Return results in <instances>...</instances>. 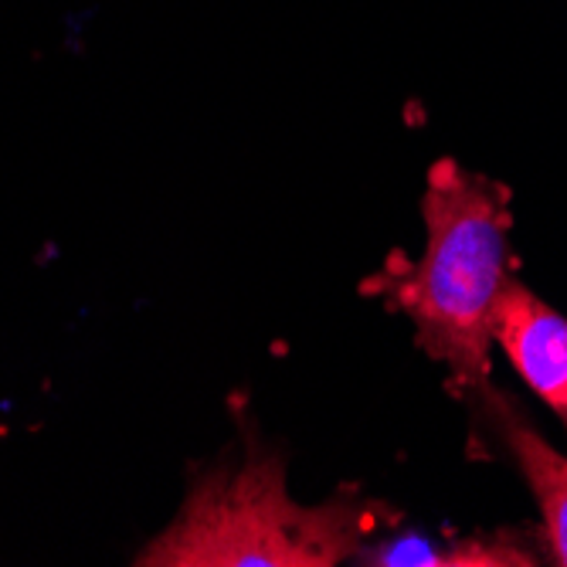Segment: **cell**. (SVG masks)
Instances as JSON below:
<instances>
[{
  "label": "cell",
  "instance_id": "6da1fadb",
  "mask_svg": "<svg viewBox=\"0 0 567 567\" xmlns=\"http://www.w3.org/2000/svg\"><path fill=\"white\" fill-rule=\"evenodd\" d=\"M422 259H394L364 286L415 323V343L449 368L452 391L489 394V347L509 282V190L483 174L439 161L422 200Z\"/></svg>",
  "mask_w": 567,
  "mask_h": 567
},
{
  "label": "cell",
  "instance_id": "7a4b0ae2",
  "mask_svg": "<svg viewBox=\"0 0 567 567\" xmlns=\"http://www.w3.org/2000/svg\"><path fill=\"white\" fill-rule=\"evenodd\" d=\"M374 503L302 506L286 493L282 462L248 445L238 466H215L187 493L174 524L153 537L140 567H333L378 530Z\"/></svg>",
  "mask_w": 567,
  "mask_h": 567
},
{
  "label": "cell",
  "instance_id": "3957f363",
  "mask_svg": "<svg viewBox=\"0 0 567 567\" xmlns=\"http://www.w3.org/2000/svg\"><path fill=\"white\" fill-rule=\"evenodd\" d=\"M493 340L524 384L567 425V317L509 276L496 302Z\"/></svg>",
  "mask_w": 567,
  "mask_h": 567
},
{
  "label": "cell",
  "instance_id": "277c9868",
  "mask_svg": "<svg viewBox=\"0 0 567 567\" xmlns=\"http://www.w3.org/2000/svg\"><path fill=\"white\" fill-rule=\"evenodd\" d=\"M486 422L499 435L509 458L517 462L520 476L527 480L544 520V540L554 564L567 567V455H560L517 408L503 394L489 391L483 398Z\"/></svg>",
  "mask_w": 567,
  "mask_h": 567
},
{
  "label": "cell",
  "instance_id": "5b68a950",
  "mask_svg": "<svg viewBox=\"0 0 567 567\" xmlns=\"http://www.w3.org/2000/svg\"><path fill=\"white\" fill-rule=\"evenodd\" d=\"M371 564H404V567H520V564H537L534 550L520 547L517 537L509 530H499L493 537H470L452 547H435L419 537H398L371 554Z\"/></svg>",
  "mask_w": 567,
  "mask_h": 567
}]
</instances>
